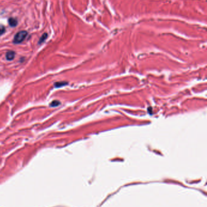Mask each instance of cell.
<instances>
[{"instance_id":"1","label":"cell","mask_w":207,"mask_h":207,"mask_svg":"<svg viewBox=\"0 0 207 207\" xmlns=\"http://www.w3.org/2000/svg\"><path fill=\"white\" fill-rule=\"evenodd\" d=\"M27 35V32L26 31L23 30V31H19L15 36L14 39H13V43L15 44H20V43H22L25 39Z\"/></svg>"},{"instance_id":"2","label":"cell","mask_w":207,"mask_h":207,"mask_svg":"<svg viewBox=\"0 0 207 207\" xmlns=\"http://www.w3.org/2000/svg\"><path fill=\"white\" fill-rule=\"evenodd\" d=\"M15 53L13 51H8L7 53H6V59H7L8 61H11L12 59H13L15 58Z\"/></svg>"},{"instance_id":"3","label":"cell","mask_w":207,"mask_h":207,"mask_svg":"<svg viewBox=\"0 0 207 207\" xmlns=\"http://www.w3.org/2000/svg\"><path fill=\"white\" fill-rule=\"evenodd\" d=\"M9 24L12 27H15L18 24L17 20L15 18H10L9 19Z\"/></svg>"},{"instance_id":"4","label":"cell","mask_w":207,"mask_h":207,"mask_svg":"<svg viewBox=\"0 0 207 207\" xmlns=\"http://www.w3.org/2000/svg\"><path fill=\"white\" fill-rule=\"evenodd\" d=\"M47 37V33H44V34L42 35V36L41 37V38L40 39V41H39V44H41L44 41L46 40V38Z\"/></svg>"},{"instance_id":"5","label":"cell","mask_w":207,"mask_h":207,"mask_svg":"<svg viewBox=\"0 0 207 207\" xmlns=\"http://www.w3.org/2000/svg\"><path fill=\"white\" fill-rule=\"evenodd\" d=\"M60 102L58 101H52L51 103H50V106L52 107H57V106H58V105H60Z\"/></svg>"},{"instance_id":"6","label":"cell","mask_w":207,"mask_h":207,"mask_svg":"<svg viewBox=\"0 0 207 207\" xmlns=\"http://www.w3.org/2000/svg\"><path fill=\"white\" fill-rule=\"evenodd\" d=\"M67 83L64 82H57L55 84V86L56 87H62V86H64V85H66Z\"/></svg>"},{"instance_id":"7","label":"cell","mask_w":207,"mask_h":207,"mask_svg":"<svg viewBox=\"0 0 207 207\" xmlns=\"http://www.w3.org/2000/svg\"><path fill=\"white\" fill-rule=\"evenodd\" d=\"M6 31L5 27L3 25H0V36L2 35Z\"/></svg>"}]
</instances>
